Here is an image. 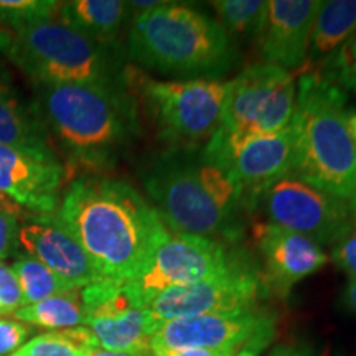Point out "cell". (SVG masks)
<instances>
[{"mask_svg":"<svg viewBox=\"0 0 356 356\" xmlns=\"http://www.w3.org/2000/svg\"><path fill=\"white\" fill-rule=\"evenodd\" d=\"M296 97L297 84L289 71L264 61L248 66L226 81L216 134L238 144L284 131L291 126Z\"/></svg>","mask_w":356,"mask_h":356,"instance_id":"ba28073f","label":"cell"},{"mask_svg":"<svg viewBox=\"0 0 356 356\" xmlns=\"http://www.w3.org/2000/svg\"><path fill=\"white\" fill-rule=\"evenodd\" d=\"M320 7L322 2L318 0H269L259 37L264 63L279 66L289 73L304 68Z\"/></svg>","mask_w":356,"mask_h":356,"instance_id":"ac0fdd59","label":"cell"},{"mask_svg":"<svg viewBox=\"0 0 356 356\" xmlns=\"http://www.w3.org/2000/svg\"><path fill=\"white\" fill-rule=\"evenodd\" d=\"M341 305H343L350 314L356 315V279H350L345 291L341 292Z\"/></svg>","mask_w":356,"mask_h":356,"instance_id":"d6a6232c","label":"cell"},{"mask_svg":"<svg viewBox=\"0 0 356 356\" xmlns=\"http://www.w3.org/2000/svg\"><path fill=\"white\" fill-rule=\"evenodd\" d=\"M60 2L55 0H0V26L17 32L37 22L55 19Z\"/></svg>","mask_w":356,"mask_h":356,"instance_id":"484cf974","label":"cell"},{"mask_svg":"<svg viewBox=\"0 0 356 356\" xmlns=\"http://www.w3.org/2000/svg\"><path fill=\"white\" fill-rule=\"evenodd\" d=\"M210 6L229 35L259 40L267 19L266 0H218Z\"/></svg>","mask_w":356,"mask_h":356,"instance_id":"d4e9b609","label":"cell"},{"mask_svg":"<svg viewBox=\"0 0 356 356\" xmlns=\"http://www.w3.org/2000/svg\"><path fill=\"white\" fill-rule=\"evenodd\" d=\"M332 259L350 279H356V220L348 233L333 244Z\"/></svg>","mask_w":356,"mask_h":356,"instance_id":"f1b7e54d","label":"cell"},{"mask_svg":"<svg viewBox=\"0 0 356 356\" xmlns=\"http://www.w3.org/2000/svg\"><path fill=\"white\" fill-rule=\"evenodd\" d=\"M152 356H238L229 351L203 350V348H177V350H155Z\"/></svg>","mask_w":356,"mask_h":356,"instance_id":"1f68e13d","label":"cell"},{"mask_svg":"<svg viewBox=\"0 0 356 356\" xmlns=\"http://www.w3.org/2000/svg\"><path fill=\"white\" fill-rule=\"evenodd\" d=\"M99 350L97 340L86 325L63 328L30 338L10 356H91Z\"/></svg>","mask_w":356,"mask_h":356,"instance_id":"603a6c76","label":"cell"},{"mask_svg":"<svg viewBox=\"0 0 356 356\" xmlns=\"http://www.w3.org/2000/svg\"><path fill=\"white\" fill-rule=\"evenodd\" d=\"M279 356H310L304 353V351H299V350H289V348H279L277 350Z\"/></svg>","mask_w":356,"mask_h":356,"instance_id":"d590c367","label":"cell"},{"mask_svg":"<svg viewBox=\"0 0 356 356\" xmlns=\"http://www.w3.org/2000/svg\"><path fill=\"white\" fill-rule=\"evenodd\" d=\"M126 84L168 149H198L220 127L226 81L157 79L126 68Z\"/></svg>","mask_w":356,"mask_h":356,"instance_id":"52a82bcc","label":"cell"},{"mask_svg":"<svg viewBox=\"0 0 356 356\" xmlns=\"http://www.w3.org/2000/svg\"><path fill=\"white\" fill-rule=\"evenodd\" d=\"M35 109L70 163L83 173L115 167L139 136V106L127 84L37 86Z\"/></svg>","mask_w":356,"mask_h":356,"instance_id":"7a4b0ae2","label":"cell"},{"mask_svg":"<svg viewBox=\"0 0 356 356\" xmlns=\"http://www.w3.org/2000/svg\"><path fill=\"white\" fill-rule=\"evenodd\" d=\"M19 213L0 208V261L7 259L19 243Z\"/></svg>","mask_w":356,"mask_h":356,"instance_id":"4dcf8cb0","label":"cell"},{"mask_svg":"<svg viewBox=\"0 0 356 356\" xmlns=\"http://www.w3.org/2000/svg\"><path fill=\"white\" fill-rule=\"evenodd\" d=\"M66 175L58 155L0 145V197L26 215L56 213Z\"/></svg>","mask_w":356,"mask_h":356,"instance_id":"9a60e30c","label":"cell"},{"mask_svg":"<svg viewBox=\"0 0 356 356\" xmlns=\"http://www.w3.org/2000/svg\"><path fill=\"white\" fill-rule=\"evenodd\" d=\"M0 208H3V210H10V211L19 213V208H17L15 204H12L10 202H8V200L2 198V197H0Z\"/></svg>","mask_w":356,"mask_h":356,"instance_id":"8d00e7d4","label":"cell"},{"mask_svg":"<svg viewBox=\"0 0 356 356\" xmlns=\"http://www.w3.org/2000/svg\"><path fill=\"white\" fill-rule=\"evenodd\" d=\"M19 244L78 291L102 279L56 213L25 215L19 228Z\"/></svg>","mask_w":356,"mask_h":356,"instance_id":"2e32d148","label":"cell"},{"mask_svg":"<svg viewBox=\"0 0 356 356\" xmlns=\"http://www.w3.org/2000/svg\"><path fill=\"white\" fill-rule=\"evenodd\" d=\"M145 191L173 233L236 243L246 204L231 178L198 149H168L145 168Z\"/></svg>","mask_w":356,"mask_h":356,"instance_id":"3957f363","label":"cell"},{"mask_svg":"<svg viewBox=\"0 0 356 356\" xmlns=\"http://www.w3.org/2000/svg\"><path fill=\"white\" fill-rule=\"evenodd\" d=\"M56 216L102 279L129 282L140 273L165 222L131 184L81 173L61 195Z\"/></svg>","mask_w":356,"mask_h":356,"instance_id":"6da1fadb","label":"cell"},{"mask_svg":"<svg viewBox=\"0 0 356 356\" xmlns=\"http://www.w3.org/2000/svg\"><path fill=\"white\" fill-rule=\"evenodd\" d=\"M127 55L142 70L186 81L221 79L236 65L238 51L213 17L188 6L160 2L131 19Z\"/></svg>","mask_w":356,"mask_h":356,"instance_id":"277c9868","label":"cell"},{"mask_svg":"<svg viewBox=\"0 0 356 356\" xmlns=\"http://www.w3.org/2000/svg\"><path fill=\"white\" fill-rule=\"evenodd\" d=\"M270 356H279V353H277V351H275V353H273Z\"/></svg>","mask_w":356,"mask_h":356,"instance_id":"f35d334b","label":"cell"},{"mask_svg":"<svg viewBox=\"0 0 356 356\" xmlns=\"http://www.w3.org/2000/svg\"><path fill=\"white\" fill-rule=\"evenodd\" d=\"M0 145L44 155H56L47 127L35 109L15 91L0 83Z\"/></svg>","mask_w":356,"mask_h":356,"instance_id":"ffe728a7","label":"cell"},{"mask_svg":"<svg viewBox=\"0 0 356 356\" xmlns=\"http://www.w3.org/2000/svg\"><path fill=\"white\" fill-rule=\"evenodd\" d=\"M348 126H350V134H351V137H353V142H355V145H356V114H351L350 115Z\"/></svg>","mask_w":356,"mask_h":356,"instance_id":"74e56055","label":"cell"},{"mask_svg":"<svg viewBox=\"0 0 356 356\" xmlns=\"http://www.w3.org/2000/svg\"><path fill=\"white\" fill-rule=\"evenodd\" d=\"M30 328L26 323H22L13 318H0V356L12 355L22 345L26 343L30 335Z\"/></svg>","mask_w":356,"mask_h":356,"instance_id":"f546056e","label":"cell"},{"mask_svg":"<svg viewBox=\"0 0 356 356\" xmlns=\"http://www.w3.org/2000/svg\"><path fill=\"white\" fill-rule=\"evenodd\" d=\"M91 356H139L131 353H119V351H106V350H96L92 351Z\"/></svg>","mask_w":356,"mask_h":356,"instance_id":"e575fe53","label":"cell"},{"mask_svg":"<svg viewBox=\"0 0 356 356\" xmlns=\"http://www.w3.org/2000/svg\"><path fill=\"white\" fill-rule=\"evenodd\" d=\"M256 241L264 261V286L280 299H287L297 282L318 273L328 262L320 244L269 222L256 226Z\"/></svg>","mask_w":356,"mask_h":356,"instance_id":"e0dca14e","label":"cell"},{"mask_svg":"<svg viewBox=\"0 0 356 356\" xmlns=\"http://www.w3.org/2000/svg\"><path fill=\"white\" fill-rule=\"evenodd\" d=\"M10 267L19 280L24 305H32L50 297L78 291L29 254L19 256V259Z\"/></svg>","mask_w":356,"mask_h":356,"instance_id":"cb8c5ba5","label":"cell"},{"mask_svg":"<svg viewBox=\"0 0 356 356\" xmlns=\"http://www.w3.org/2000/svg\"><path fill=\"white\" fill-rule=\"evenodd\" d=\"M314 71L343 91L356 95V32Z\"/></svg>","mask_w":356,"mask_h":356,"instance_id":"4316f807","label":"cell"},{"mask_svg":"<svg viewBox=\"0 0 356 356\" xmlns=\"http://www.w3.org/2000/svg\"><path fill=\"white\" fill-rule=\"evenodd\" d=\"M256 207L266 222L293 231L317 244H337L356 220L350 203L312 186L300 178L287 175L270 185Z\"/></svg>","mask_w":356,"mask_h":356,"instance_id":"30bf717a","label":"cell"},{"mask_svg":"<svg viewBox=\"0 0 356 356\" xmlns=\"http://www.w3.org/2000/svg\"><path fill=\"white\" fill-rule=\"evenodd\" d=\"M348 97L315 71L297 83L292 175L350 203L356 215V145L350 134Z\"/></svg>","mask_w":356,"mask_h":356,"instance_id":"5b68a950","label":"cell"},{"mask_svg":"<svg viewBox=\"0 0 356 356\" xmlns=\"http://www.w3.org/2000/svg\"><path fill=\"white\" fill-rule=\"evenodd\" d=\"M81 302L86 327L101 350L145 356L157 323L126 282L99 279L83 287Z\"/></svg>","mask_w":356,"mask_h":356,"instance_id":"4fadbf2b","label":"cell"},{"mask_svg":"<svg viewBox=\"0 0 356 356\" xmlns=\"http://www.w3.org/2000/svg\"><path fill=\"white\" fill-rule=\"evenodd\" d=\"M10 40H12L10 30L0 26V81H2V76H3L2 58H7V50H8V44H10Z\"/></svg>","mask_w":356,"mask_h":356,"instance_id":"836d02e7","label":"cell"},{"mask_svg":"<svg viewBox=\"0 0 356 356\" xmlns=\"http://www.w3.org/2000/svg\"><path fill=\"white\" fill-rule=\"evenodd\" d=\"M13 317L22 323H30L40 328H50L51 332L73 328L86 323L81 293L73 291L61 296L50 297L32 305H24L13 312Z\"/></svg>","mask_w":356,"mask_h":356,"instance_id":"7402d4cb","label":"cell"},{"mask_svg":"<svg viewBox=\"0 0 356 356\" xmlns=\"http://www.w3.org/2000/svg\"><path fill=\"white\" fill-rule=\"evenodd\" d=\"M274 335L275 318L259 309L200 315L160 325L150 338V353L155 350L203 348L257 356L270 345Z\"/></svg>","mask_w":356,"mask_h":356,"instance_id":"8fae6325","label":"cell"},{"mask_svg":"<svg viewBox=\"0 0 356 356\" xmlns=\"http://www.w3.org/2000/svg\"><path fill=\"white\" fill-rule=\"evenodd\" d=\"M119 47H106L63 22L50 19L12 32L7 60L35 86L48 84H124Z\"/></svg>","mask_w":356,"mask_h":356,"instance_id":"8992f818","label":"cell"},{"mask_svg":"<svg viewBox=\"0 0 356 356\" xmlns=\"http://www.w3.org/2000/svg\"><path fill=\"white\" fill-rule=\"evenodd\" d=\"M246 262L243 252L233 251L226 243L167 229L140 273L126 284L140 304L149 307L168 289L220 277Z\"/></svg>","mask_w":356,"mask_h":356,"instance_id":"9c48e42d","label":"cell"},{"mask_svg":"<svg viewBox=\"0 0 356 356\" xmlns=\"http://www.w3.org/2000/svg\"><path fill=\"white\" fill-rule=\"evenodd\" d=\"M24 307V299L19 280L13 274L12 267L0 261V315L13 314Z\"/></svg>","mask_w":356,"mask_h":356,"instance_id":"83f0119b","label":"cell"},{"mask_svg":"<svg viewBox=\"0 0 356 356\" xmlns=\"http://www.w3.org/2000/svg\"><path fill=\"white\" fill-rule=\"evenodd\" d=\"M129 2L121 0H70L60 2L56 20L106 47H118L119 35L132 19Z\"/></svg>","mask_w":356,"mask_h":356,"instance_id":"d6986e66","label":"cell"},{"mask_svg":"<svg viewBox=\"0 0 356 356\" xmlns=\"http://www.w3.org/2000/svg\"><path fill=\"white\" fill-rule=\"evenodd\" d=\"M266 292L262 275L246 262L220 277L168 289L147 309L159 328L170 320L252 310Z\"/></svg>","mask_w":356,"mask_h":356,"instance_id":"5bb4252c","label":"cell"},{"mask_svg":"<svg viewBox=\"0 0 356 356\" xmlns=\"http://www.w3.org/2000/svg\"><path fill=\"white\" fill-rule=\"evenodd\" d=\"M203 157L221 168L238 186L246 210L256 208L261 195L279 181L292 175L293 134L289 126L270 136H257L238 144L213 134L202 147Z\"/></svg>","mask_w":356,"mask_h":356,"instance_id":"7c38bea8","label":"cell"},{"mask_svg":"<svg viewBox=\"0 0 356 356\" xmlns=\"http://www.w3.org/2000/svg\"><path fill=\"white\" fill-rule=\"evenodd\" d=\"M356 32V0H328L315 19L307 65L315 70ZM314 71V70H310Z\"/></svg>","mask_w":356,"mask_h":356,"instance_id":"44dd1931","label":"cell"}]
</instances>
